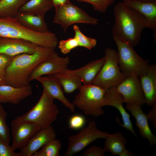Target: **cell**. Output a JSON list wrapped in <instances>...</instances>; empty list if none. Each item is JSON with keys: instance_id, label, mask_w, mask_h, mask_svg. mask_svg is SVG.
Returning a JSON list of instances; mask_svg holds the SVG:
<instances>
[{"instance_id": "1", "label": "cell", "mask_w": 156, "mask_h": 156, "mask_svg": "<svg viewBox=\"0 0 156 156\" xmlns=\"http://www.w3.org/2000/svg\"><path fill=\"white\" fill-rule=\"evenodd\" d=\"M114 13L112 37L118 38L133 47L137 45L141 39L143 31L147 27L145 18L123 2H119L114 5Z\"/></svg>"}, {"instance_id": "2", "label": "cell", "mask_w": 156, "mask_h": 156, "mask_svg": "<svg viewBox=\"0 0 156 156\" xmlns=\"http://www.w3.org/2000/svg\"><path fill=\"white\" fill-rule=\"evenodd\" d=\"M54 50L39 46L33 53H22L12 57L6 70L5 84L20 87L29 84L28 79L33 70Z\"/></svg>"}, {"instance_id": "3", "label": "cell", "mask_w": 156, "mask_h": 156, "mask_svg": "<svg viewBox=\"0 0 156 156\" xmlns=\"http://www.w3.org/2000/svg\"><path fill=\"white\" fill-rule=\"evenodd\" d=\"M0 37L23 39L53 49L58 43L55 34L33 30L21 24L15 17H0Z\"/></svg>"}, {"instance_id": "4", "label": "cell", "mask_w": 156, "mask_h": 156, "mask_svg": "<svg viewBox=\"0 0 156 156\" xmlns=\"http://www.w3.org/2000/svg\"><path fill=\"white\" fill-rule=\"evenodd\" d=\"M59 112L54 100L43 89L40 99L35 106L18 117L22 121L36 124L41 130L51 125L57 119Z\"/></svg>"}, {"instance_id": "5", "label": "cell", "mask_w": 156, "mask_h": 156, "mask_svg": "<svg viewBox=\"0 0 156 156\" xmlns=\"http://www.w3.org/2000/svg\"><path fill=\"white\" fill-rule=\"evenodd\" d=\"M73 103L87 115L97 117L104 113L103 109L106 89L93 84H82Z\"/></svg>"}, {"instance_id": "6", "label": "cell", "mask_w": 156, "mask_h": 156, "mask_svg": "<svg viewBox=\"0 0 156 156\" xmlns=\"http://www.w3.org/2000/svg\"><path fill=\"white\" fill-rule=\"evenodd\" d=\"M113 38L117 46L118 64L123 74L126 77L135 75L139 77L145 73L149 60L142 57L126 42L115 37Z\"/></svg>"}, {"instance_id": "7", "label": "cell", "mask_w": 156, "mask_h": 156, "mask_svg": "<svg viewBox=\"0 0 156 156\" xmlns=\"http://www.w3.org/2000/svg\"><path fill=\"white\" fill-rule=\"evenodd\" d=\"M105 61L93 84L105 89L116 86L126 77L121 71L118 63L117 51L107 48Z\"/></svg>"}, {"instance_id": "8", "label": "cell", "mask_w": 156, "mask_h": 156, "mask_svg": "<svg viewBox=\"0 0 156 156\" xmlns=\"http://www.w3.org/2000/svg\"><path fill=\"white\" fill-rule=\"evenodd\" d=\"M53 23L61 25L65 33L70 25L76 23H85L95 25L99 20L92 17L82 9L71 2L55 8Z\"/></svg>"}, {"instance_id": "9", "label": "cell", "mask_w": 156, "mask_h": 156, "mask_svg": "<svg viewBox=\"0 0 156 156\" xmlns=\"http://www.w3.org/2000/svg\"><path fill=\"white\" fill-rule=\"evenodd\" d=\"M110 133L99 130L94 121L90 122L76 134L70 136L65 156H72L81 151L99 138L106 139Z\"/></svg>"}, {"instance_id": "10", "label": "cell", "mask_w": 156, "mask_h": 156, "mask_svg": "<svg viewBox=\"0 0 156 156\" xmlns=\"http://www.w3.org/2000/svg\"><path fill=\"white\" fill-rule=\"evenodd\" d=\"M117 90L123 96L124 103L141 106L145 104V99L138 76L132 75L126 77L115 86Z\"/></svg>"}, {"instance_id": "11", "label": "cell", "mask_w": 156, "mask_h": 156, "mask_svg": "<svg viewBox=\"0 0 156 156\" xmlns=\"http://www.w3.org/2000/svg\"><path fill=\"white\" fill-rule=\"evenodd\" d=\"M70 62L68 57H60L54 50L34 69L29 76L28 81L29 82L44 75H53L60 73L67 68Z\"/></svg>"}, {"instance_id": "12", "label": "cell", "mask_w": 156, "mask_h": 156, "mask_svg": "<svg viewBox=\"0 0 156 156\" xmlns=\"http://www.w3.org/2000/svg\"><path fill=\"white\" fill-rule=\"evenodd\" d=\"M12 150L21 149L26 146L31 137L40 131L37 125L33 123L21 120L18 117L11 123Z\"/></svg>"}, {"instance_id": "13", "label": "cell", "mask_w": 156, "mask_h": 156, "mask_svg": "<svg viewBox=\"0 0 156 156\" xmlns=\"http://www.w3.org/2000/svg\"><path fill=\"white\" fill-rule=\"evenodd\" d=\"M123 103H124L123 97L118 91L115 86L111 87L106 89L104 106H110L116 108L121 114L123 124L120 123L118 117L116 119V121L122 127L130 131L137 138V134L134 130L130 119V115L126 112L124 107Z\"/></svg>"}, {"instance_id": "14", "label": "cell", "mask_w": 156, "mask_h": 156, "mask_svg": "<svg viewBox=\"0 0 156 156\" xmlns=\"http://www.w3.org/2000/svg\"><path fill=\"white\" fill-rule=\"evenodd\" d=\"M38 46L23 39L0 37V54L12 57L24 53H33Z\"/></svg>"}, {"instance_id": "15", "label": "cell", "mask_w": 156, "mask_h": 156, "mask_svg": "<svg viewBox=\"0 0 156 156\" xmlns=\"http://www.w3.org/2000/svg\"><path fill=\"white\" fill-rule=\"evenodd\" d=\"M36 79L41 84L43 89L53 99L58 100L71 112L74 111L75 106L66 97L61 85L53 75H44Z\"/></svg>"}, {"instance_id": "16", "label": "cell", "mask_w": 156, "mask_h": 156, "mask_svg": "<svg viewBox=\"0 0 156 156\" xmlns=\"http://www.w3.org/2000/svg\"><path fill=\"white\" fill-rule=\"evenodd\" d=\"M56 137L55 130L51 125L40 130L29 140L25 147L20 149L21 156H32L43 146Z\"/></svg>"}, {"instance_id": "17", "label": "cell", "mask_w": 156, "mask_h": 156, "mask_svg": "<svg viewBox=\"0 0 156 156\" xmlns=\"http://www.w3.org/2000/svg\"><path fill=\"white\" fill-rule=\"evenodd\" d=\"M32 88L29 84L20 87L6 84L0 85V103L17 105L31 95Z\"/></svg>"}, {"instance_id": "18", "label": "cell", "mask_w": 156, "mask_h": 156, "mask_svg": "<svg viewBox=\"0 0 156 156\" xmlns=\"http://www.w3.org/2000/svg\"><path fill=\"white\" fill-rule=\"evenodd\" d=\"M145 104L151 107L156 103V64H150L146 72L139 77Z\"/></svg>"}, {"instance_id": "19", "label": "cell", "mask_w": 156, "mask_h": 156, "mask_svg": "<svg viewBox=\"0 0 156 156\" xmlns=\"http://www.w3.org/2000/svg\"><path fill=\"white\" fill-rule=\"evenodd\" d=\"M126 108L135 119L136 125L141 136L146 139L151 145H155L156 137L149 127L146 114L143 112L141 106L134 104H126Z\"/></svg>"}, {"instance_id": "20", "label": "cell", "mask_w": 156, "mask_h": 156, "mask_svg": "<svg viewBox=\"0 0 156 156\" xmlns=\"http://www.w3.org/2000/svg\"><path fill=\"white\" fill-rule=\"evenodd\" d=\"M123 2L137 11L145 18L147 28L156 31V1L123 0Z\"/></svg>"}, {"instance_id": "21", "label": "cell", "mask_w": 156, "mask_h": 156, "mask_svg": "<svg viewBox=\"0 0 156 156\" xmlns=\"http://www.w3.org/2000/svg\"><path fill=\"white\" fill-rule=\"evenodd\" d=\"M105 61V56L94 60L80 68L70 71L78 77L83 85L93 84Z\"/></svg>"}, {"instance_id": "22", "label": "cell", "mask_w": 156, "mask_h": 156, "mask_svg": "<svg viewBox=\"0 0 156 156\" xmlns=\"http://www.w3.org/2000/svg\"><path fill=\"white\" fill-rule=\"evenodd\" d=\"M15 17L21 24L33 30L40 32L50 31L45 21L44 15H36L18 12Z\"/></svg>"}, {"instance_id": "23", "label": "cell", "mask_w": 156, "mask_h": 156, "mask_svg": "<svg viewBox=\"0 0 156 156\" xmlns=\"http://www.w3.org/2000/svg\"><path fill=\"white\" fill-rule=\"evenodd\" d=\"M53 75L60 83L64 92L67 94L79 90L82 85L80 79L68 68Z\"/></svg>"}, {"instance_id": "24", "label": "cell", "mask_w": 156, "mask_h": 156, "mask_svg": "<svg viewBox=\"0 0 156 156\" xmlns=\"http://www.w3.org/2000/svg\"><path fill=\"white\" fill-rule=\"evenodd\" d=\"M53 7L52 0H29L19 9L20 12L36 15H44Z\"/></svg>"}, {"instance_id": "25", "label": "cell", "mask_w": 156, "mask_h": 156, "mask_svg": "<svg viewBox=\"0 0 156 156\" xmlns=\"http://www.w3.org/2000/svg\"><path fill=\"white\" fill-rule=\"evenodd\" d=\"M105 139L104 148L106 152L109 151L113 155L119 156L126 148L127 140L119 132L110 134Z\"/></svg>"}, {"instance_id": "26", "label": "cell", "mask_w": 156, "mask_h": 156, "mask_svg": "<svg viewBox=\"0 0 156 156\" xmlns=\"http://www.w3.org/2000/svg\"><path fill=\"white\" fill-rule=\"evenodd\" d=\"M29 0H0V17H15L20 8Z\"/></svg>"}, {"instance_id": "27", "label": "cell", "mask_w": 156, "mask_h": 156, "mask_svg": "<svg viewBox=\"0 0 156 156\" xmlns=\"http://www.w3.org/2000/svg\"><path fill=\"white\" fill-rule=\"evenodd\" d=\"M61 147L60 140L55 138L43 146L32 156H60V151Z\"/></svg>"}, {"instance_id": "28", "label": "cell", "mask_w": 156, "mask_h": 156, "mask_svg": "<svg viewBox=\"0 0 156 156\" xmlns=\"http://www.w3.org/2000/svg\"><path fill=\"white\" fill-rule=\"evenodd\" d=\"M7 113L2 105L0 104V139L8 145L11 137L9 128L6 122Z\"/></svg>"}, {"instance_id": "29", "label": "cell", "mask_w": 156, "mask_h": 156, "mask_svg": "<svg viewBox=\"0 0 156 156\" xmlns=\"http://www.w3.org/2000/svg\"><path fill=\"white\" fill-rule=\"evenodd\" d=\"M73 29L75 31L74 37L77 40L80 47L91 50L96 45L97 41L96 39L88 37L83 34L76 25H74Z\"/></svg>"}, {"instance_id": "30", "label": "cell", "mask_w": 156, "mask_h": 156, "mask_svg": "<svg viewBox=\"0 0 156 156\" xmlns=\"http://www.w3.org/2000/svg\"><path fill=\"white\" fill-rule=\"evenodd\" d=\"M79 2H86L91 4L95 11L105 13L108 8L114 3L115 0H76Z\"/></svg>"}, {"instance_id": "31", "label": "cell", "mask_w": 156, "mask_h": 156, "mask_svg": "<svg viewBox=\"0 0 156 156\" xmlns=\"http://www.w3.org/2000/svg\"><path fill=\"white\" fill-rule=\"evenodd\" d=\"M79 46V43L74 37L66 40H62L58 45L61 52L65 54L69 53L72 49Z\"/></svg>"}, {"instance_id": "32", "label": "cell", "mask_w": 156, "mask_h": 156, "mask_svg": "<svg viewBox=\"0 0 156 156\" xmlns=\"http://www.w3.org/2000/svg\"><path fill=\"white\" fill-rule=\"evenodd\" d=\"M12 57L8 55L0 54V85L5 84L6 70Z\"/></svg>"}, {"instance_id": "33", "label": "cell", "mask_w": 156, "mask_h": 156, "mask_svg": "<svg viewBox=\"0 0 156 156\" xmlns=\"http://www.w3.org/2000/svg\"><path fill=\"white\" fill-rule=\"evenodd\" d=\"M86 122L85 117L79 114H75L72 116L68 122L69 128L73 129H78L82 128Z\"/></svg>"}, {"instance_id": "34", "label": "cell", "mask_w": 156, "mask_h": 156, "mask_svg": "<svg viewBox=\"0 0 156 156\" xmlns=\"http://www.w3.org/2000/svg\"><path fill=\"white\" fill-rule=\"evenodd\" d=\"M106 152L104 148L93 145L86 148L82 153L84 156H105Z\"/></svg>"}, {"instance_id": "35", "label": "cell", "mask_w": 156, "mask_h": 156, "mask_svg": "<svg viewBox=\"0 0 156 156\" xmlns=\"http://www.w3.org/2000/svg\"><path fill=\"white\" fill-rule=\"evenodd\" d=\"M0 156H21V155L20 152H15L11 146L0 139Z\"/></svg>"}, {"instance_id": "36", "label": "cell", "mask_w": 156, "mask_h": 156, "mask_svg": "<svg viewBox=\"0 0 156 156\" xmlns=\"http://www.w3.org/2000/svg\"><path fill=\"white\" fill-rule=\"evenodd\" d=\"M151 108L146 114L148 120L151 122L153 127L156 129V103L151 107Z\"/></svg>"}, {"instance_id": "37", "label": "cell", "mask_w": 156, "mask_h": 156, "mask_svg": "<svg viewBox=\"0 0 156 156\" xmlns=\"http://www.w3.org/2000/svg\"><path fill=\"white\" fill-rule=\"evenodd\" d=\"M52 1L55 8L70 2L69 0H52Z\"/></svg>"}, {"instance_id": "38", "label": "cell", "mask_w": 156, "mask_h": 156, "mask_svg": "<svg viewBox=\"0 0 156 156\" xmlns=\"http://www.w3.org/2000/svg\"><path fill=\"white\" fill-rule=\"evenodd\" d=\"M119 156H135V154L129 150L125 148L123 151L120 154Z\"/></svg>"}, {"instance_id": "39", "label": "cell", "mask_w": 156, "mask_h": 156, "mask_svg": "<svg viewBox=\"0 0 156 156\" xmlns=\"http://www.w3.org/2000/svg\"><path fill=\"white\" fill-rule=\"evenodd\" d=\"M130 0L143 1H156V0Z\"/></svg>"}, {"instance_id": "40", "label": "cell", "mask_w": 156, "mask_h": 156, "mask_svg": "<svg viewBox=\"0 0 156 156\" xmlns=\"http://www.w3.org/2000/svg\"></svg>"}]
</instances>
